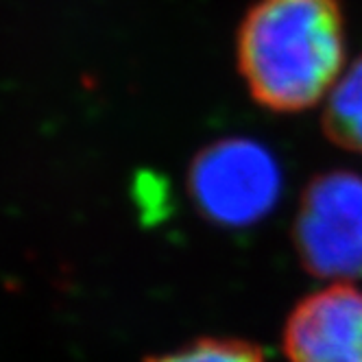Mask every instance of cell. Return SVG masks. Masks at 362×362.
<instances>
[{"instance_id": "7a4b0ae2", "label": "cell", "mask_w": 362, "mask_h": 362, "mask_svg": "<svg viewBox=\"0 0 362 362\" xmlns=\"http://www.w3.org/2000/svg\"><path fill=\"white\" fill-rule=\"evenodd\" d=\"M188 194L199 214L221 227H251L269 216L281 194L275 155L249 138H225L197 153Z\"/></svg>"}, {"instance_id": "8992f818", "label": "cell", "mask_w": 362, "mask_h": 362, "mask_svg": "<svg viewBox=\"0 0 362 362\" xmlns=\"http://www.w3.org/2000/svg\"><path fill=\"white\" fill-rule=\"evenodd\" d=\"M146 362H264L262 351L236 339H199Z\"/></svg>"}, {"instance_id": "3957f363", "label": "cell", "mask_w": 362, "mask_h": 362, "mask_svg": "<svg viewBox=\"0 0 362 362\" xmlns=\"http://www.w3.org/2000/svg\"><path fill=\"white\" fill-rule=\"evenodd\" d=\"M303 269L321 279L362 277V175L329 170L305 186L293 225Z\"/></svg>"}, {"instance_id": "277c9868", "label": "cell", "mask_w": 362, "mask_h": 362, "mask_svg": "<svg viewBox=\"0 0 362 362\" xmlns=\"http://www.w3.org/2000/svg\"><path fill=\"white\" fill-rule=\"evenodd\" d=\"M288 362H362V291L332 284L301 299L284 329Z\"/></svg>"}, {"instance_id": "5b68a950", "label": "cell", "mask_w": 362, "mask_h": 362, "mask_svg": "<svg viewBox=\"0 0 362 362\" xmlns=\"http://www.w3.org/2000/svg\"><path fill=\"white\" fill-rule=\"evenodd\" d=\"M323 132L336 146L362 153V57L332 88L323 112Z\"/></svg>"}, {"instance_id": "6da1fadb", "label": "cell", "mask_w": 362, "mask_h": 362, "mask_svg": "<svg viewBox=\"0 0 362 362\" xmlns=\"http://www.w3.org/2000/svg\"><path fill=\"white\" fill-rule=\"evenodd\" d=\"M238 70L271 112H301L332 92L345 64L339 0H257L238 29Z\"/></svg>"}]
</instances>
